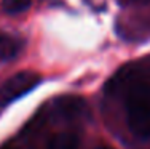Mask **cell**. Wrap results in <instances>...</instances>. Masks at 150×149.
Returning a JSON list of instances; mask_svg holds the SVG:
<instances>
[{
  "instance_id": "1",
  "label": "cell",
  "mask_w": 150,
  "mask_h": 149,
  "mask_svg": "<svg viewBox=\"0 0 150 149\" xmlns=\"http://www.w3.org/2000/svg\"><path fill=\"white\" fill-rule=\"evenodd\" d=\"M125 108L128 127L137 138H150V83L131 80L125 87Z\"/></svg>"
},
{
  "instance_id": "2",
  "label": "cell",
  "mask_w": 150,
  "mask_h": 149,
  "mask_svg": "<svg viewBox=\"0 0 150 149\" xmlns=\"http://www.w3.org/2000/svg\"><path fill=\"white\" fill-rule=\"evenodd\" d=\"M40 80L42 77L32 71H23V72L15 74L0 87V106L10 104V103L16 101L18 98L24 96L32 88L37 87Z\"/></svg>"
},
{
  "instance_id": "3",
  "label": "cell",
  "mask_w": 150,
  "mask_h": 149,
  "mask_svg": "<svg viewBox=\"0 0 150 149\" xmlns=\"http://www.w3.org/2000/svg\"><path fill=\"white\" fill-rule=\"evenodd\" d=\"M51 111L58 117H78L86 111V104L81 98L62 96L53 103Z\"/></svg>"
},
{
  "instance_id": "4",
  "label": "cell",
  "mask_w": 150,
  "mask_h": 149,
  "mask_svg": "<svg viewBox=\"0 0 150 149\" xmlns=\"http://www.w3.org/2000/svg\"><path fill=\"white\" fill-rule=\"evenodd\" d=\"M23 48V42L19 38L5 34L0 31V61L13 59Z\"/></svg>"
},
{
  "instance_id": "5",
  "label": "cell",
  "mask_w": 150,
  "mask_h": 149,
  "mask_svg": "<svg viewBox=\"0 0 150 149\" xmlns=\"http://www.w3.org/2000/svg\"><path fill=\"white\" fill-rule=\"evenodd\" d=\"M78 146H80L78 135L74 132H61L48 141L46 149H78Z\"/></svg>"
},
{
  "instance_id": "6",
  "label": "cell",
  "mask_w": 150,
  "mask_h": 149,
  "mask_svg": "<svg viewBox=\"0 0 150 149\" xmlns=\"http://www.w3.org/2000/svg\"><path fill=\"white\" fill-rule=\"evenodd\" d=\"M30 3L32 0H2V10L8 15H18L26 11Z\"/></svg>"
},
{
  "instance_id": "7",
  "label": "cell",
  "mask_w": 150,
  "mask_h": 149,
  "mask_svg": "<svg viewBox=\"0 0 150 149\" xmlns=\"http://www.w3.org/2000/svg\"><path fill=\"white\" fill-rule=\"evenodd\" d=\"M142 0H118L120 5H131V3H139Z\"/></svg>"
},
{
  "instance_id": "8",
  "label": "cell",
  "mask_w": 150,
  "mask_h": 149,
  "mask_svg": "<svg viewBox=\"0 0 150 149\" xmlns=\"http://www.w3.org/2000/svg\"><path fill=\"white\" fill-rule=\"evenodd\" d=\"M96 149H112V148H96Z\"/></svg>"
}]
</instances>
